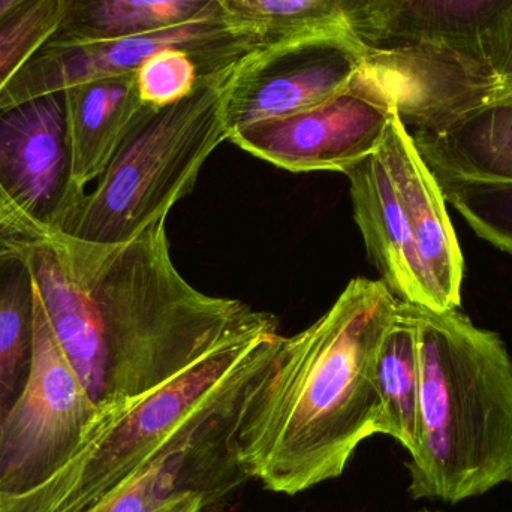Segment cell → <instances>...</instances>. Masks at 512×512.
Wrapping results in <instances>:
<instances>
[{
  "instance_id": "1",
  "label": "cell",
  "mask_w": 512,
  "mask_h": 512,
  "mask_svg": "<svg viewBox=\"0 0 512 512\" xmlns=\"http://www.w3.org/2000/svg\"><path fill=\"white\" fill-rule=\"evenodd\" d=\"M26 227L48 321L98 411L149 393L227 343L279 333L271 313L195 289L174 265L165 221L119 245Z\"/></svg>"
},
{
  "instance_id": "2",
  "label": "cell",
  "mask_w": 512,
  "mask_h": 512,
  "mask_svg": "<svg viewBox=\"0 0 512 512\" xmlns=\"http://www.w3.org/2000/svg\"><path fill=\"white\" fill-rule=\"evenodd\" d=\"M399 315L382 280H349L333 306L286 339L282 357L246 400L233 439L243 474L294 496L345 472L379 435V352Z\"/></svg>"
},
{
  "instance_id": "3",
  "label": "cell",
  "mask_w": 512,
  "mask_h": 512,
  "mask_svg": "<svg viewBox=\"0 0 512 512\" xmlns=\"http://www.w3.org/2000/svg\"><path fill=\"white\" fill-rule=\"evenodd\" d=\"M408 307L421 370L409 495L456 505L512 483V358L504 340L459 309Z\"/></svg>"
},
{
  "instance_id": "4",
  "label": "cell",
  "mask_w": 512,
  "mask_h": 512,
  "mask_svg": "<svg viewBox=\"0 0 512 512\" xmlns=\"http://www.w3.org/2000/svg\"><path fill=\"white\" fill-rule=\"evenodd\" d=\"M276 336L227 343L149 393L98 411L68 462L26 495L2 499L0 512L89 510L200 433L248 381Z\"/></svg>"
},
{
  "instance_id": "5",
  "label": "cell",
  "mask_w": 512,
  "mask_h": 512,
  "mask_svg": "<svg viewBox=\"0 0 512 512\" xmlns=\"http://www.w3.org/2000/svg\"><path fill=\"white\" fill-rule=\"evenodd\" d=\"M234 68L201 78L174 104H143L65 234L119 245L165 221L194 191L209 156L228 140L225 95Z\"/></svg>"
},
{
  "instance_id": "6",
  "label": "cell",
  "mask_w": 512,
  "mask_h": 512,
  "mask_svg": "<svg viewBox=\"0 0 512 512\" xmlns=\"http://www.w3.org/2000/svg\"><path fill=\"white\" fill-rule=\"evenodd\" d=\"M96 414L98 408L57 342L36 288L32 370L0 427V501L26 495L59 471Z\"/></svg>"
},
{
  "instance_id": "7",
  "label": "cell",
  "mask_w": 512,
  "mask_h": 512,
  "mask_svg": "<svg viewBox=\"0 0 512 512\" xmlns=\"http://www.w3.org/2000/svg\"><path fill=\"white\" fill-rule=\"evenodd\" d=\"M366 44L346 26L312 30L262 45L240 60L228 81V138L265 120L309 110L351 86Z\"/></svg>"
},
{
  "instance_id": "8",
  "label": "cell",
  "mask_w": 512,
  "mask_h": 512,
  "mask_svg": "<svg viewBox=\"0 0 512 512\" xmlns=\"http://www.w3.org/2000/svg\"><path fill=\"white\" fill-rule=\"evenodd\" d=\"M87 192L74 179L65 92L0 110V204L44 233H66Z\"/></svg>"
},
{
  "instance_id": "9",
  "label": "cell",
  "mask_w": 512,
  "mask_h": 512,
  "mask_svg": "<svg viewBox=\"0 0 512 512\" xmlns=\"http://www.w3.org/2000/svg\"><path fill=\"white\" fill-rule=\"evenodd\" d=\"M394 108L358 72L348 89L328 101L230 135L237 147L292 173H345L375 155Z\"/></svg>"
},
{
  "instance_id": "10",
  "label": "cell",
  "mask_w": 512,
  "mask_h": 512,
  "mask_svg": "<svg viewBox=\"0 0 512 512\" xmlns=\"http://www.w3.org/2000/svg\"><path fill=\"white\" fill-rule=\"evenodd\" d=\"M346 24L369 47L430 45L496 78L512 50V0H355Z\"/></svg>"
},
{
  "instance_id": "11",
  "label": "cell",
  "mask_w": 512,
  "mask_h": 512,
  "mask_svg": "<svg viewBox=\"0 0 512 512\" xmlns=\"http://www.w3.org/2000/svg\"><path fill=\"white\" fill-rule=\"evenodd\" d=\"M360 72L411 134H441L499 92L498 78L486 66L430 45H366Z\"/></svg>"
},
{
  "instance_id": "12",
  "label": "cell",
  "mask_w": 512,
  "mask_h": 512,
  "mask_svg": "<svg viewBox=\"0 0 512 512\" xmlns=\"http://www.w3.org/2000/svg\"><path fill=\"white\" fill-rule=\"evenodd\" d=\"M417 245L436 312L459 309L465 258L438 179L396 111L378 150Z\"/></svg>"
},
{
  "instance_id": "13",
  "label": "cell",
  "mask_w": 512,
  "mask_h": 512,
  "mask_svg": "<svg viewBox=\"0 0 512 512\" xmlns=\"http://www.w3.org/2000/svg\"><path fill=\"white\" fill-rule=\"evenodd\" d=\"M367 256L400 303L435 310L402 203L378 153L346 170Z\"/></svg>"
},
{
  "instance_id": "14",
  "label": "cell",
  "mask_w": 512,
  "mask_h": 512,
  "mask_svg": "<svg viewBox=\"0 0 512 512\" xmlns=\"http://www.w3.org/2000/svg\"><path fill=\"white\" fill-rule=\"evenodd\" d=\"M35 289L26 224L0 204V427L32 370Z\"/></svg>"
},
{
  "instance_id": "15",
  "label": "cell",
  "mask_w": 512,
  "mask_h": 512,
  "mask_svg": "<svg viewBox=\"0 0 512 512\" xmlns=\"http://www.w3.org/2000/svg\"><path fill=\"white\" fill-rule=\"evenodd\" d=\"M435 176L512 183V89L441 134H411Z\"/></svg>"
},
{
  "instance_id": "16",
  "label": "cell",
  "mask_w": 512,
  "mask_h": 512,
  "mask_svg": "<svg viewBox=\"0 0 512 512\" xmlns=\"http://www.w3.org/2000/svg\"><path fill=\"white\" fill-rule=\"evenodd\" d=\"M74 179L81 189L98 180L143 107L137 72L65 90Z\"/></svg>"
},
{
  "instance_id": "17",
  "label": "cell",
  "mask_w": 512,
  "mask_h": 512,
  "mask_svg": "<svg viewBox=\"0 0 512 512\" xmlns=\"http://www.w3.org/2000/svg\"><path fill=\"white\" fill-rule=\"evenodd\" d=\"M225 0H60L51 39L99 41L225 17Z\"/></svg>"
},
{
  "instance_id": "18",
  "label": "cell",
  "mask_w": 512,
  "mask_h": 512,
  "mask_svg": "<svg viewBox=\"0 0 512 512\" xmlns=\"http://www.w3.org/2000/svg\"><path fill=\"white\" fill-rule=\"evenodd\" d=\"M420 382L417 324L408 304L399 301V315L385 336L376 366L381 400L379 435L396 439L409 456L418 442Z\"/></svg>"
},
{
  "instance_id": "19",
  "label": "cell",
  "mask_w": 512,
  "mask_h": 512,
  "mask_svg": "<svg viewBox=\"0 0 512 512\" xmlns=\"http://www.w3.org/2000/svg\"><path fill=\"white\" fill-rule=\"evenodd\" d=\"M355 0H225V18L265 41L346 26Z\"/></svg>"
},
{
  "instance_id": "20",
  "label": "cell",
  "mask_w": 512,
  "mask_h": 512,
  "mask_svg": "<svg viewBox=\"0 0 512 512\" xmlns=\"http://www.w3.org/2000/svg\"><path fill=\"white\" fill-rule=\"evenodd\" d=\"M450 203L481 239L512 255V183L435 176Z\"/></svg>"
},
{
  "instance_id": "21",
  "label": "cell",
  "mask_w": 512,
  "mask_h": 512,
  "mask_svg": "<svg viewBox=\"0 0 512 512\" xmlns=\"http://www.w3.org/2000/svg\"><path fill=\"white\" fill-rule=\"evenodd\" d=\"M60 0H26L0 18V93L56 32Z\"/></svg>"
},
{
  "instance_id": "22",
  "label": "cell",
  "mask_w": 512,
  "mask_h": 512,
  "mask_svg": "<svg viewBox=\"0 0 512 512\" xmlns=\"http://www.w3.org/2000/svg\"><path fill=\"white\" fill-rule=\"evenodd\" d=\"M225 71L191 51L165 50L138 69V93L144 105L165 107L186 98L201 78Z\"/></svg>"
},
{
  "instance_id": "23",
  "label": "cell",
  "mask_w": 512,
  "mask_h": 512,
  "mask_svg": "<svg viewBox=\"0 0 512 512\" xmlns=\"http://www.w3.org/2000/svg\"><path fill=\"white\" fill-rule=\"evenodd\" d=\"M499 92L512 89V50L498 74Z\"/></svg>"
},
{
  "instance_id": "24",
  "label": "cell",
  "mask_w": 512,
  "mask_h": 512,
  "mask_svg": "<svg viewBox=\"0 0 512 512\" xmlns=\"http://www.w3.org/2000/svg\"><path fill=\"white\" fill-rule=\"evenodd\" d=\"M198 512H233L230 510L227 504H225L224 499L221 501L212 502V504H207L206 507L201 508Z\"/></svg>"
},
{
  "instance_id": "25",
  "label": "cell",
  "mask_w": 512,
  "mask_h": 512,
  "mask_svg": "<svg viewBox=\"0 0 512 512\" xmlns=\"http://www.w3.org/2000/svg\"><path fill=\"white\" fill-rule=\"evenodd\" d=\"M24 2H26V0H0V18Z\"/></svg>"
},
{
  "instance_id": "26",
  "label": "cell",
  "mask_w": 512,
  "mask_h": 512,
  "mask_svg": "<svg viewBox=\"0 0 512 512\" xmlns=\"http://www.w3.org/2000/svg\"><path fill=\"white\" fill-rule=\"evenodd\" d=\"M412 512H444V511H433V510H427V508H423V510L412 511Z\"/></svg>"
}]
</instances>
